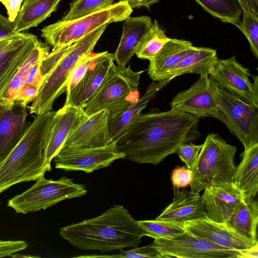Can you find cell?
<instances>
[{
    "label": "cell",
    "instance_id": "cell-1",
    "mask_svg": "<svg viewBox=\"0 0 258 258\" xmlns=\"http://www.w3.org/2000/svg\"><path fill=\"white\" fill-rule=\"evenodd\" d=\"M199 118L171 109L140 113L114 141L116 149L138 163L157 165L182 144L200 138Z\"/></svg>",
    "mask_w": 258,
    "mask_h": 258
},
{
    "label": "cell",
    "instance_id": "cell-2",
    "mask_svg": "<svg viewBox=\"0 0 258 258\" xmlns=\"http://www.w3.org/2000/svg\"><path fill=\"white\" fill-rule=\"evenodd\" d=\"M62 238L83 250L101 252L137 247L146 236L128 211L114 205L100 216L61 228Z\"/></svg>",
    "mask_w": 258,
    "mask_h": 258
},
{
    "label": "cell",
    "instance_id": "cell-3",
    "mask_svg": "<svg viewBox=\"0 0 258 258\" xmlns=\"http://www.w3.org/2000/svg\"><path fill=\"white\" fill-rule=\"evenodd\" d=\"M56 111L36 115L19 143L0 164V193L22 182L36 180L51 170L44 152Z\"/></svg>",
    "mask_w": 258,
    "mask_h": 258
},
{
    "label": "cell",
    "instance_id": "cell-4",
    "mask_svg": "<svg viewBox=\"0 0 258 258\" xmlns=\"http://www.w3.org/2000/svg\"><path fill=\"white\" fill-rule=\"evenodd\" d=\"M144 72H134L130 66L119 67L112 62L101 84L84 105L86 114L89 116L105 109L109 116L113 117L137 102Z\"/></svg>",
    "mask_w": 258,
    "mask_h": 258
},
{
    "label": "cell",
    "instance_id": "cell-5",
    "mask_svg": "<svg viewBox=\"0 0 258 258\" xmlns=\"http://www.w3.org/2000/svg\"><path fill=\"white\" fill-rule=\"evenodd\" d=\"M108 25H102L68 47L65 54L42 81L29 108L30 114L37 115L52 110L54 101L66 91L71 72L80 59L92 53Z\"/></svg>",
    "mask_w": 258,
    "mask_h": 258
},
{
    "label": "cell",
    "instance_id": "cell-6",
    "mask_svg": "<svg viewBox=\"0 0 258 258\" xmlns=\"http://www.w3.org/2000/svg\"><path fill=\"white\" fill-rule=\"evenodd\" d=\"M236 151L218 134H208L192 170L189 191L199 194L207 187L232 182Z\"/></svg>",
    "mask_w": 258,
    "mask_h": 258
},
{
    "label": "cell",
    "instance_id": "cell-7",
    "mask_svg": "<svg viewBox=\"0 0 258 258\" xmlns=\"http://www.w3.org/2000/svg\"><path fill=\"white\" fill-rule=\"evenodd\" d=\"M132 11L126 2L119 1L91 14L70 21L60 20L45 26L41 30V36L52 47V51L59 50L70 46L102 25L125 20Z\"/></svg>",
    "mask_w": 258,
    "mask_h": 258
},
{
    "label": "cell",
    "instance_id": "cell-8",
    "mask_svg": "<svg viewBox=\"0 0 258 258\" xmlns=\"http://www.w3.org/2000/svg\"><path fill=\"white\" fill-rule=\"evenodd\" d=\"M87 193L85 186L74 183L73 179L63 176L54 180L42 176L30 188L9 200L7 205L18 213L27 214L45 210L64 200L81 197Z\"/></svg>",
    "mask_w": 258,
    "mask_h": 258
},
{
    "label": "cell",
    "instance_id": "cell-9",
    "mask_svg": "<svg viewBox=\"0 0 258 258\" xmlns=\"http://www.w3.org/2000/svg\"><path fill=\"white\" fill-rule=\"evenodd\" d=\"M216 102L225 118V125L244 149L258 143V106L221 88L216 94Z\"/></svg>",
    "mask_w": 258,
    "mask_h": 258
},
{
    "label": "cell",
    "instance_id": "cell-10",
    "mask_svg": "<svg viewBox=\"0 0 258 258\" xmlns=\"http://www.w3.org/2000/svg\"><path fill=\"white\" fill-rule=\"evenodd\" d=\"M153 244L164 258L245 257L246 250H238L201 238L187 230L170 239H154Z\"/></svg>",
    "mask_w": 258,
    "mask_h": 258
},
{
    "label": "cell",
    "instance_id": "cell-11",
    "mask_svg": "<svg viewBox=\"0 0 258 258\" xmlns=\"http://www.w3.org/2000/svg\"><path fill=\"white\" fill-rule=\"evenodd\" d=\"M219 88L210 76H200L188 89L177 94L170 103L171 109L183 111L198 118L211 117L224 124L226 119L218 109L216 94Z\"/></svg>",
    "mask_w": 258,
    "mask_h": 258
},
{
    "label": "cell",
    "instance_id": "cell-12",
    "mask_svg": "<svg viewBox=\"0 0 258 258\" xmlns=\"http://www.w3.org/2000/svg\"><path fill=\"white\" fill-rule=\"evenodd\" d=\"M114 141L101 147L62 148L53 158L55 167L64 171H83L87 173L109 166L114 161L123 159Z\"/></svg>",
    "mask_w": 258,
    "mask_h": 258
},
{
    "label": "cell",
    "instance_id": "cell-13",
    "mask_svg": "<svg viewBox=\"0 0 258 258\" xmlns=\"http://www.w3.org/2000/svg\"><path fill=\"white\" fill-rule=\"evenodd\" d=\"M209 76L219 88L258 106V100L252 91L250 71L237 61L235 55L226 59L218 58Z\"/></svg>",
    "mask_w": 258,
    "mask_h": 258
},
{
    "label": "cell",
    "instance_id": "cell-14",
    "mask_svg": "<svg viewBox=\"0 0 258 258\" xmlns=\"http://www.w3.org/2000/svg\"><path fill=\"white\" fill-rule=\"evenodd\" d=\"M183 226L196 236L232 249L244 250L258 243L240 235L226 223L216 222L207 216L185 222Z\"/></svg>",
    "mask_w": 258,
    "mask_h": 258
},
{
    "label": "cell",
    "instance_id": "cell-15",
    "mask_svg": "<svg viewBox=\"0 0 258 258\" xmlns=\"http://www.w3.org/2000/svg\"><path fill=\"white\" fill-rule=\"evenodd\" d=\"M114 61V54L107 51L94 54L82 79L73 89L67 92L64 105L83 108L101 84Z\"/></svg>",
    "mask_w": 258,
    "mask_h": 258
},
{
    "label": "cell",
    "instance_id": "cell-16",
    "mask_svg": "<svg viewBox=\"0 0 258 258\" xmlns=\"http://www.w3.org/2000/svg\"><path fill=\"white\" fill-rule=\"evenodd\" d=\"M109 113L102 110L89 116L74 131L62 148H89L107 146L112 140L110 134Z\"/></svg>",
    "mask_w": 258,
    "mask_h": 258
},
{
    "label": "cell",
    "instance_id": "cell-17",
    "mask_svg": "<svg viewBox=\"0 0 258 258\" xmlns=\"http://www.w3.org/2000/svg\"><path fill=\"white\" fill-rule=\"evenodd\" d=\"M201 197L207 216L220 223H225L244 200L232 182L207 187Z\"/></svg>",
    "mask_w": 258,
    "mask_h": 258
},
{
    "label": "cell",
    "instance_id": "cell-18",
    "mask_svg": "<svg viewBox=\"0 0 258 258\" xmlns=\"http://www.w3.org/2000/svg\"><path fill=\"white\" fill-rule=\"evenodd\" d=\"M88 117L82 107L63 105L56 111L44 152L46 164L50 165L68 138Z\"/></svg>",
    "mask_w": 258,
    "mask_h": 258
},
{
    "label": "cell",
    "instance_id": "cell-19",
    "mask_svg": "<svg viewBox=\"0 0 258 258\" xmlns=\"http://www.w3.org/2000/svg\"><path fill=\"white\" fill-rule=\"evenodd\" d=\"M26 107L14 104L9 108L0 106V164L7 158L26 133Z\"/></svg>",
    "mask_w": 258,
    "mask_h": 258
},
{
    "label": "cell",
    "instance_id": "cell-20",
    "mask_svg": "<svg viewBox=\"0 0 258 258\" xmlns=\"http://www.w3.org/2000/svg\"><path fill=\"white\" fill-rule=\"evenodd\" d=\"M173 198L156 219L182 223L207 216L201 196L173 186Z\"/></svg>",
    "mask_w": 258,
    "mask_h": 258
},
{
    "label": "cell",
    "instance_id": "cell-21",
    "mask_svg": "<svg viewBox=\"0 0 258 258\" xmlns=\"http://www.w3.org/2000/svg\"><path fill=\"white\" fill-rule=\"evenodd\" d=\"M197 48L189 41L170 38L150 60L149 76L156 82L167 80L170 71Z\"/></svg>",
    "mask_w": 258,
    "mask_h": 258
},
{
    "label": "cell",
    "instance_id": "cell-22",
    "mask_svg": "<svg viewBox=\"0 0 258 258\" xmlns=\"http://www.w3.org/2000/svg\"><path fill=\"white\" fill-rule=\"evenodd\" d=\"M152 23L151 18L148 16L129 17L125 20L120 42L113 53L117 66H126L135 54Z\"/></svg>",
    "mask_w": 258,
    "mask_h": 258
},
{
    "label": "cell",
    "instance_id": "cell-23",
    "mask_svg": "<svg viewBox=\"0 0 258 258\" xmlns=\"http://www.w3.org/2000/svg\"><path fill=\"white\" fill-rule=\"evenodd\" d=\"M241 156L232 183L242 192L245 200L254 199L258 189V143L244 149Z\"/></svg>",
    "mask_w": 258,
    "mask_h": 258
},
{
    "label": "cell",
    "instance_id": "cell-24",
    "mask_svg": "<svg viewBox=\"0 0 258 258\" xmlns=\"http://www.w3.org/2000/svg\"><path fill=\"white\" fill-rule=\"evenodd\" d=\"M171 81L167 79L157 83H151L147 87L143 96L140 97L137 102L115 116H109V129L113 141L124 132L132 121L146 107L148 102L154 98L157 92Z\"/></svg>",
    "mask_w": 258,
    "mask_h": 258
},
{
    "label": "cell",
    "instance_id": "cell-25",
    "mask_svg": "<svg viewBox=\"0 0 258 258\" xmlns=\"http://www.w3.org/2000/svg\"><path fill=\"white\" fill-rule=\"evenodd\" d=\"M218 59L216 49L197 47L170 71L167 79L172 80L177 76L190 73L200 76H209Z\"/></svg>",
    "mask_w": 258,
    "mask_h": 258
},
{
    "label": "cell",
    "instance_id": "cell-26",
    "mask_svg": "<svg viewBox=\"0 0 258 258\" xmlns=\"http://www.w3.org/2000/svg\"><path fill=\"white\" fill-rule=\"evenodd\" d=\"M61 0H24L14 22L17 32L37 26L56 11Z\"/></svg>",
    "mask_w": 258,
    "mask_h": 258
},
{
    "label": "cell",
    "instance_id": "cell-27",
    "mask_svg": "<svg viewBox=\"0 0 258 258\" xmlns=\"http://www.w3.org/2000/svg\"><path fill=\"white\" fill-rule=\"evenodd\" d=\"M49 46L38 40L0 98V106L9 108L14 104L17 94L23 86L31 68L49 53Z\"/></svg>",
    "mask_w": 258,
    "mask_h": 258
},
{
    "label": "cell",
    "instance_id": "cell-28",
    "mask_svg": "<svg viewBox=\"0 0 258 258\" xmlns=\"http://www.w3.org/2000/svg\"><path fill=\"white\" fill-rule=\"evenodd\" d=\"M258 203L254 199L244 200L225 222L240 235L257 241Z\"/></svg>",
    "mask_w": 258,
    "mask_h": 258
},
{
    "label": "cell",
    "instance_id": "cell-29",
    "mask_svg": "<svg viewBox=\"0 0 258 258\" xmlns=\"http://www.w3.org/2000/svg\"><path fill=\"white\" fill-rule=\"evenodd\" d=\"M38 40L33 34L25 43L0 59V98Z\"/></svg>",
    "mask_w": 258,
    "mask_h": 258
},
{
    "label": "cell",
    "instance_id": "cell-30",
    "mask_svg": "<svg viewBox=\"0 0 258 258\" xmlns=\"http://www.w3.org/2000/svg\"><path fill=\"white\" fill-rule=\"evenodd\" d=\"M203 10L222 22L238 27L242 10L238 0H194Z\"/></svg>",
    "mask_w": 258,
    "mask_h": 258
},
{
    "label": "cell",
    "instance_id": "cell-31",
    "mask_svg": "<svg viewBox=\"0 0 258 258\" xmlns=\"http://www.w3.org/2000/svg\"><path fill=\"white\" fill-rule=\"evenodd\" d=\"M170 39L166 35L160 27L158 22L154 20V22L146 34L135 54L142 59H152L162 48L163 45Z\"/></svg>",
    "mask_w": 258,
    "mask_h": 258
},
{
    "label": "cell",
    "instance_id": "cell-32",
    "mask_svg": "<svg viewBox=\"0 0 258 258\" xmlns=\"http://www.w3.org/2000/svg\"><path fill=\"white\" fill-rule=\"evenodd\" d=\"M146 236L154 239H170L185 231L183 224L161 220L138 221Z\"/></svg>",
    "mask_w": 258,
    "mask_h": 258
},
{
    "label": "cell",
    "instance_id": "cell-33",
    "mask_svg": "<svg viewBox=\"0 0 258 258\" xmlns=\"http://www.w3.org/2000/svg\"><path fill=\"white\" fill-rule=\"evenodd\" d=\"M114 0H73L63 21L74 20L108 8Z\"/></svg>",
    "mask_w": 258,
    "mask_h": 258
},
{
    "label": "cell",
    "instance_id": "cell-34",
    "mask_svg": "<svg viewBox=\"0 0 258 258\" xmlns=\"http://www.w3.org/2000/svg\"><path fill=\"white\" fill-rule=\"evenodd\" d=\"M246 37L250 50L258 59V17L242 12V19L237 27Z\"/></svg>",
    "mask_w": 258,
    "mask_h": 258
},
{
    "label": "cell",
    "instance_id": "cell-35",
    "mask_svg": "<svg viewBox=\"0 0 258 258\" xmlns=\"http://www.w3.org/2000/svg\"><path fill=\"white\" fill-rule=\"evenodd\" d=\"M203 146V144L197 145L190 142L184 143L177 148L176 153L186 167L192 171Z\"/></svg>",
    "mask_w": 258,
    "mask_h": 258
},
{
    "label": "cell",
    "instance_id": "cell-36",
    "mask_svg": "<svg viewBox=\"0 0 258 258\" xmlns=\"http://www.w3.org/2000/svg\"><path fill=\"white\" fill-rule=\"evenodd\" d=\"M94 54L91 53L78 61L68 77L66 92L73 89L82 79L94 57Z\"/></svg>",
    "mask_w": 258,
    "mask_h": 258
},
{
    "label": "cell",
    "instance_id": "cell-37",
    "mask_svg": "<svg viewBox=\"0 0 258 258\" xmlns=\"http://www.w3.org/2000/svg\"><path fill=\"white\" fill-rule=\"evenodd\" d=\"M116 258H164L161 252L156 248L153 243L151 244L129 250H120V253L115 255Z\"/></svg>",
    "mask_w": 258,
    "mask_h": 258
},
{
    "label": "cell",
    "instance_id": "cell-38",
    "mask_svg": "<svg viewBox=\"0 0 258 258\" xmlns=\"http://www.w3.org/2000/svg\"><path fill=\"white\" fill-rule=\"evenodd\" d=\"M32 35L21 32L14 37L0 40V59L25 43Z\"/></svg>",
    "mask_w": 258,
    "mask_h": 258
},
{
    "label": "cell",
    "instance_id": "cell-39",
    "mask_svg": "<svg viewBox=\"0 0 258 258\" xmlns=\"http://www.w3.org/2000/svg\"><path fill=\"white\" fill-rule=\"evenodd\" d=\"M192 171L187 167H176L172 172L171 180L173 186L183 188L190 185L192 180Z\"/></svg>",
    "mask_w": 258,
    "mask_h": 258
},
{
    "label": "cell",
    "instance_id": "cell-40",
    "mask_svg": "<svg viewBox=\"0 0 258 258\" xmlns=\"http://www.w3.org/2000/svg\"><path fill=\"white\" fill-rule=\"evenodd\" d=\"M39 88L32 85L24 84L18 91L14 104L26 107L36 98Z\"/></svg>",
    "mask_w": 258,
    "mask_h": 258
},
{
    "label": "cell",
    "instance_id": "cell-41",
    "mask_svg": "<svg viewBox=\"0 0 258 258\" xmlns=\"http://www.w3.org/2000/svg\"><path fill=\"white\" fill-rule=\"evenodd\" d=\"M27 246V243L22 240H0V257L11 256Z\"/></svg>",
    "mask_w": 258,
    "mask_h": 258
},
{
    "label": "cell",
    "instance_id": "cell-42",
    "mask_svg": "<svg viewBox=\"0 0 258 258\" xmlns=\"http://www.w3.org/2000/svg\"><path fill=\"white\" fill-rule=\"evenodd\" d=\"M20 33L15 31L14 22L0 13V40L14 37Z\"/></svg>",
    "mask_w": 258,
    "mask_h": 258
},
{
    "label": "cell",
    "instance_id": "cell-43",
    "mask_svg": "<svg viewBox=\"0 0 258 258\" xmlns=\"http://www.w3.org/2000/svg\"><path fill=\"white\" fill-rule=\"evenodd\" d=\"M23 0H0L7 10L9 20L14 22L20 10Z\"/></svg>",
    "mask_w": 258,
    "mask_h": 258
},
{
    "label": "cell",
    "instance_id": "cell-44",
    "mask_svg": "<svg viewBox=\"0 0 258 258\" xmlns=\"http://www.w3.org/2000/svg\"><path fill=\"white\" fill-rule=\"evenodd\" d=\"M41 61L38 62L31 68L24 85H32L40 87L42 82L40 71Z\"/></svg>",
    "mask_w": 258,
    "mask_h": 258
},
{
    "label": "cell",
    "instance_id": "cell-45",
    "mask_svg": "<svg viewBox=\"0 0 258 258\" xmlns=\"http://www.w3.org/2000/svg\"><path fill=\"white\" fill-rule=\"evenodd\" d=\"M242 12L258 17V0H238Z\"/></svg>",
    "mask_w": 258,
    "mask_h": 258
},
{
    "label": "cell",
    "instance_id": "cell-46",
    "mask_svg": "<svg viewBox=\"0 0 258 258\" xmlns=\"http://www.w3.org/2000/svg\"><path fill=\"white\" fill-rule=\"evenodd\" d=\"M119 1L126 2L133 9L145 7L148 9L154 4L157 3L160 0H118Z\"/></svg>",
    "mask_w": 258,
    "mask_h": 258
},
{
    "label": "cell",
    "instance_id": "cell-47",
    "mask_svg": "<svg viewBox=\"0 0 258 258\" xmlns=\"http://www.w3.org/2000/svg\"><path fill=\"white\" fill-rule=\"evenodd\" d=\"M253 77L254 81L252 83V91L255 99L258 100V76Z\"/></svg>",
    "mask_w": 258,
    "mask_h": 258
}]
</instances>
